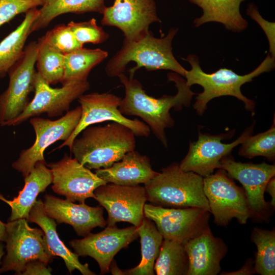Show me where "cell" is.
Here are the masks:
<instances>
[{
	"label": "cell",
	"mask_w": 275,
	"mask_h": 275,
	"mask_svg": "<svg viewBox=\"0 0 275 275\" xmlns=\"http://www.w3.org/2000/svg\"><path fill=\"white\" fill-rule=\"evenodd\" d=\"M44 41L53 49L63 54L83 47L76 39L68 25H58L42 36Z\"/></svg>",
	"instance_id": "obj_33"
},
{
	"label": "cell",
	"mask_w": 275,
	"mask_h": 275,
	"mask_svg": "<svg viewBox=\"0 0 275 275\" xmlns=\"http://www.w3.org/2000/svg\"><path fill=\"white\" fill-rule=\"evenodd\" d=\"M144 187L147 201L163 207H199L210 212L203 177L181 169L174 162L162 169Z\"/></svg>",
	"instance_id": "obj_5"
},
{
	"label": "cell",
	"mask_w": 275,
	"mask_h": 275,
	"mask_svg": "<svg viewBox=\"0 0 275 275\" xmlns=\"http://www.w3.org/2000/svg\"><path fill=\"white\" fill-rule=\"evenodd\" d=\"M81 132V136L73 140L70 150L74 158L90 170L109 168L135 148L133 131L117 122L89 126Z\"/></svg>",
	"instance_id": "obj_3"
},
{
	"label": "cell",
	"mask_w": 275,
	"mask_h": 275,
	"mask_svg": "<svg viewBox=\"0 0 275 275\" xmlns=\"http://www.w3.org/2000/svg\"><path fill=\"white\" fill-rule=\"evenodd\" d=\"M140 237L141 260L135 267L123 271L124 274L154 275V266L163 238L154 223L144 217L136 227Z\"/></svg>",
	"instance_id": "obj_27"
},
{
	"label": "cell",
	"mask_w": 275,
	"mask_h": 275,
	"mask_svg": "<svg viewBox=\"0 0 275 275\" xmlns=\"http://www.w3.org/2000/svg\"><path fill=\"white\" fill-rule=\"evenodd\" d=\"M254 262L250 259L247 261L244 265V266L241 268L239 270L232 272H223L221 274H233V275H248V274H253L255 273L254 266H253Z\"/></svg>",
	"instance_id": "obj_38"
},
{
	"label": "cell",
	"mask_w": 275,
	"mask_h": 275,
	"mask_svg": "<svg viewBox=\"0 0 275 275\" xmlns=\"http://www.w3.org/2000/svg\"><path fill=\"white\" fill-rule=\"evenodd\" d=\"M118 77L125 89V96L119 105L121 113L141 118L162 145L167 148L165 129L175 124L170 112L171 109L180 111L183 106H189L193 96L196 94L190 90L186 80L176 73H169L168 77L169 81L175 82L177 94L164 95L158 98L147 94L141 82L133 77L128 78L124 73Z\"/></svg>",
	"instance_id": "obj_1"
},
{
	"label": "cell",
	"mask_w": 275,
	"mask_h": 275,
	"mask_svg": "<svg viewBox=\"0 0 275 275\" xmlns=\"http://www.w3.org/2000/svg\"><path fill=\"white\" fill-rule=\"evenodd\" d=\"M77 40L84 46L85 43L99 44L104 42L109 37L102 27L97 25L93 18L90 20L75 22L70 21L68 24Z\"/></svg>",
	"instance_id": "obj_34"
},
{
	"label": "cell",
	"mask_w": 275,
	"mask_h": 275,
	"mask_svg": "<svg viewBox=\"0 0 275 275\" xmlns=\"http://www.w3.org/2000/svg\"><path fill=\"white\" fill-rule=\"evenodd\" d=\"M189 260L187 275H217L221 261L228 247L220 238L214 236L210 228L184 244Z\"/></svg>",
	"instance_id": "obj_20"
},
{
	"label": "cell",
	"mask_w": 275,
	"mask_h": 275,
	"mask_svg": "<svg viewBox=\"0 0 275 275\" xmlns=\"http://www.w3.org/2000/svg\"><path fill=\"white\" fill-rule=\"evenodd\" d=\"M28 221L36 223L40 227L45 234L52 254L54 257L59 256L63 259L70 274L77 269L83 275L96 274L90 269L88 263H81L78 259L79 256L69 250L60 239L57 232V223L54 219L46 214L43 202L41 199L36 200L31 208Z\"/></svg>",
	"instance_id": "obj_22"
},
{
	"label": "cell",
	"mask_w": 275,
	"mask_h": 275,
	"mask_svg": "<svg viewBox=\"0 0 275 275\" xmlns=\"http://www.w3.org/2000/svg\"><path fill=\"white\" fill-rule=\"evenodd\" d=\"M251 240L257 249L254 262L255 273L261 275L275 274V231L255 227Z\"/></svg>",
	"instance_id": "obj_30"
},
{
	"label": "cell",
	"mask_w": 275,
	"mask_h": 275,
	"mask_svg": "<svg viewBox=\"0 0 275 275\" xmlns=\"http://www.w3.org/2000/svg\"><path fill=\"white\" fill-rule=\"evenodd\" d=\"M52 181L51 171L47 167L45 161L36 162L33 170L24 177V186L18 195L12 200H4L11 209L8 221L20 218H25L28 221L30 211L37 196L45 190Z\"/></svg>",
	"instance_id": "obj_23"
},
{
	"label": "cell",
	"mask_w": 275,
	"mask_h": 275,
	"mask_svg": "<svg viewBox=\"0 0 275 275\" xmlns=\"http://www.w3.org/2000/svg\"><path fill=\"white\" fill-rule=\"evenodd\" d=\"M46 166L52 174L53 191L73 202L84 203L87 198H94V190L106 183L75 158L66 154Z\"/></svg>",
	"instance_id": "obj_16"
},
{
	"label": "cell",
	"mask_w": 275,
	"mask_h": 275,
	"mask_svg": "<svg viewBox=\"0 0 275 275\" xmlns=\"http://www.w3.org/2000/svg\"><path fill=\"white\" fill-rule=\"evenodd\" d=\"M144 214L154 223L163 239L183 244L210 228V212L201 208H168L145 204Z\"/></svg>",
	"instance_id": "obj_10"
},
{
	"label": "cell",
	"mask_w": 275,
	"mask_h": 275,
	"mask_svg": "<svg viewBox=\"0 0 275 275\" xmlns=\"http://www.w3.org/2000/svg\"><path fill=\"white\" fill-rule=\"evenodd\" d=\"M265 191L268 193L271 197L270 205L272 207L275 206V178L274 176L272 177L268 182Z\"/></svg>",
	"instance_id": "obj_39"
},
{
	"label": "cell",
	"mask_w": 275,
	"mask_h": 275,
	"mask_svg": "<svg viewBox=\"0 0 275 275\" xmlns=\"http://www.w3.org/2000/svg\"><path fill=\"white\" fill-rule=\"evenodd\" d=\"M200 7L203 14L195 19V27L209 22H217L232 32H240L248 26L247 21L240 12L241 4L245 0H188Z\"/></svg>",
	"instance_id": "obj_24"
},
{
	"label": "cell",
	"mask_w": 275,
	"mask_h": 275,
	"mask_svg": "<svg viewBox=\"0 0 275 275\" xmlns=\"http://www.w3.org/2000/svg\"><path fill=\"white\" fill-rule=\"evenodd\" d=\"M47 264L39 260L28 262L25 265L21 274L23 275H50L52 269Z\"/></svg>",
	"instance_id": "obj_37"
},
{
	"label": "cell",
	"mask_w": 275,
	"mask_h": 275,
	"mask_svg": "<svg viewBox=\"0 0 275 275\" xmlns=\"http://www.w3.org/2000/svg\"><path fill=\"white\" fill-rule=\"evenodd\" d=\"M146 155L132 150L110 167L95 170V173L107 183L124 186L147 184L157 175Z\"/></svg>",
	"instance_id": "obj_21"
},
{
	"label": "cell",
	"mask_w": 275,
	"mask_h": 275,
	"mask_svg": "<svg viewBox=\"0 0 275 275\" xmlns=\"http://www.w3.org/2000/svg\"><path fill=\"white\" fill-rule=\"evenodd\" d=\"M112 265L111 266L112 269H111V272L113 274H124L123 271L120 270L118 267L116 265V264H114L113 263V261L112 262Z\"/></svg>",
	"instance_id": "obj_41"
},
{
	"label": "cell",
	"mask_w": 275,
	"mask_h": 275,
	"mask_svg": "<svg viewBox=\"0 0 275 275\" xmlns=\"http://www.w3.org/2000/svg\"><path fill=\"white\" fill-rule=\"evenodd\" d=\"M89 88L88 80L71 82L63 85L61 88H53L37 72L33 99L19 116L6 126H17L44 113L50 118L60 116L68 111L71 103Z\"/></svg>",
	"instance_id": "obj_13"
},
{
	"label": "cell",
	"mask_w": 275,
	"mask_h": 275,
	"mask_svg": "<svg viewBox=\"0 0 275 275\" xmlns=\"http://www.w3.org/2000/svg\"><path fill=\"white\" fill-rule=\"evenodd\" d=\"M6 231L7 254L2 263L0 273L15 271L16 274H21L25 264L34 260L47 264L52 261L54 256L42 229L31 228L25 218H20L8 221Z\"/></svg>",
	"instance_id": "obj_6"
},
{
	"label": "cell",
	"mask_w": 275,
	"mask_h": 275,
	"mask_svg": "<svg viewBox=\"0 0 275 275\" xmlns=\"http://www.w3.org/2000/svg\"><path fill=\"white\" fill-rule=\"evenodd\" d=\"M81 115L80 106L68 111L62 117L51 120L37 117L30 119L36 134V140L30 148L22 150L13 168L24 177L34 168L36 162L45 161L44 152L52 144L59 140L66 141L78 125Z\"/></svg>",
	"instance_id": "obj_9"
},
{
	"label": "cell",
	"mask_w": 275,
	"mask_h": 275,
	"mask_svg": "<svg viewBox=\"0 0 275 275\" xmlns=\"http://www.w3.org/2000/svg\"><path fill=\"white\" fill-rule=\"evenodd\" d=\"M43 204L48 216L59 224L71 225L78 236L86 237L95 227L104 228L107 225L103 207H91L85 203L75 204L49 194L44 196Z\"/></svg>",
	"instance_id": "obj_19"
},
{
	"label": "cell",
	"mask_w": 275,
	"mask_h": 275,
	"mask_svg": "<svg viewBox=\"0 0 275 275\" xmlns=\"http://www.w3.org/2000/svg\"><path fill=\"white\" fill-rule=\"evenodd\" d=\"M219 169L225 170L230 178L243 186L251 212V217L260 222L268 220L270 204L264 199L265 188L275 175V166L265 162L254 164L236 161L229 155L220 161Z\"/></svg>",
	"instance_id": "obj_12"
},
{
	"label": "cell",
	"mask_w": 275,
	"mask_h": 275,
	"mask_svg": "<svg viewBox=\"0 0 275 275\" xmlns=\"http://www.w3.org/2000/svg\"><path fill=\"white\" fill-rule=\"evenodd\" d=\"M238 154L248 158L262 156L272 161L275 158V120L265 132L250 135L241 144Z\"/></svg>",
	"instance_id": "obj_32"
},
{
	"label": "cell",
	"mask_w": 275,
	"mask_h": 275,
	"mask_svg": "<svg viewBox=\"0 0 275 275\" xmlns=\"http://www.w3.org/2000/svg\"><path fill=\"white\" fill-rule=\"evenodd\" d=\"M139 236L133 225L119 229L116 225L107 226L99 233H89L84 238L70 241L78 256H89L98 263L102 274L107 273L114 256Z\"/></svg>",
	"instance_id": "obj_18"
},
{
	"label": "cell",
	"mask_w": 275,
	"mask_h": 275,
	"mask_svg": "<svg viewBox=\"0 0 275 275\" xmlns=\"http://www.w3.org/2000/svg\"><path fill=\"white\" fill-rule=\"evenodd\" d=\"M107 56L108 53L105 50L84 47L64 54V75L62 85L87 80L91 70Z\"/></svg>",
	"instance_id": "obj_28"
},
{
	"label": "cell",
	"mask_w": 275,
	"mask_h": 275,
	"mask_svg": "<svg viewBox=\"0 0 275 275\" xmlns=\"http://www.w3.org/2000/svg\"><path fill=\"white\" fill-rule=\"evenodd\" d=\"M45 0H0V27L16 15L42 6Z\"/></svg>",
	"instance_id": "obj_35"
},
{
	"label": "cell",
	"mask_w": 275,
	"mask_h": 275,
	"mask_svg": "<svg viewBox=\"0 0 275 275\" xmlns=\"http://www.w3.org/2000/svg\"><path fill=\"white\" fill-rule=\"evenodd\" d=\"M37 43V72L49 85L61 83L64 75V54L51 48L42 36Z\"/></svg>",
	"instance_id": "obj_31"
},
{
	"label": "cell",
	"mask_w": 275,
	"mask_h": 275,
	"mask_svg": "<svg viewBox=\"0 0 275 275\" xmlns=\"http://www.w3.org/2000/svg\"><path fill=\"white\" fill-rule=\"evenodd\" d=\"M246 13L261 26L268 40L270 54L274 58V23L270 22L264 19L260 15L257 6L253 3H250L248 5Z\"/></svg>",
	"instance_id": "obj_36"
},
{
	"label": "cell",
	"mask_w": 275,
	"mask_h": 275,
	"mask_svg": "<svg viewBox=\"0 0 275 275\" xmlns=\"http://www.w3.org/2000/svg\"><path fill=\"white\" fill-rule=\"evenodd\" d=\"M254 124L246 129L237 140L229 144L222 140L230 139L235 130L227 133L211 135L199 131L198 140L189 143L187 153L181 160L179 167L185 172H193L203 177L219 169L221 160L229 155L233 149L241 144L253 132Z\"/></svg>",
	"instance_id": "obj_14"
},
{
	"label": "cell",
	"mask_w": 275,
	"mask_h": 275,
	"mask_svg": "<svg viewBox=\"0 0 275 275\" xmlns=\"http://www.w3.org/2000/svg\"><path fill=\"white\" fill-rule=\"evenodd\" d=\"M4 245L3 243H1V241H0V264L2 263L1 262V259L5 254V252L4 251Z\"/></svg>",
	"instance_id": "obj_42"
},
{
	"label": "cell",
	"mask_w": 275,
	"mask_h": 275,
	"mask_svg": "<svg viewBox=\"0 0 275 275\" xmlns=\"http://www.w3.org/2000/svg\"><path fill=\"white\" fill-rule=\"evenodd\" d=\"M38 12L37 8L26 12L21 23L0 42V78L5 77L10 69L21 57L25 41L31 34V26Z\"/></svg>",
	"instance_id": "obj_26"
},
{
	"label": "cell",
	"mask_w": 275,
	"mask_h": 275,
	"mask_svg": "<svg viewBox=\"0 0 275 275\" xmlns=\"http://www.w3.org/2000/svg\"><path fill=\"white\" fill-rule=\"evenodd\" d=\"M81 108L79 123L70 136L58 147L70 148L73 140L86 127L106 121L115 122L128 127L136 136L148 137L151 130L147 125L139 119H130L122 115L119 109L121 98L110 93L93 92L81 95L78 99Z\"/></svg>",
	"instance_id": "obj_11"
},
{
	"label": "cell",
	"mask_w": 275,
	"mask_h": 275,
	"mask_svg": "<svg viewBox=\"0 0 275 275\" xmlns=\"http://www.w3.org/2000/svg\"><path fill=\"white\" fill-rule=\"evenodd\" d=\"M7 233L6 231V224L0 220V241H5Z\"/></svg>",
	"instance_id": "obj_40"
},
{
	"label": "cell",
	"mask_w": 275,
	"mask_h": 275,
	"mask_svg": "<svg viewBox=\"0 0 275 275\" xmlns=\"http://www.w3.org/2000/svg\"><path fill=\"white\" fill-rule=\"evenodd\" d=\"M203 189L217 225L226 227L233 218L244 225L251 217L244 189L230 179L225 170L218 169L215 174L203 177Z\"/></svg>",
	"instance_id": "obj_7"
},
{
	"label": "cell",
	"mask_w": 275,
	"mask_h": 275,
	"mask_svg": "<svg viewBox=\"0 0 275 275\" xmlns=\"http://www.w3.org/2000/svg\"><path fill=\"white\" fill-rule=\"evenodd\" d=\"M154 270L157 275H187L189 268L188 255L184 244L163 239Z\"/></svg>",
	"instance_id": "obj_29"
},
{
	"label": "cell",
	"mask_w": 275,
	"mask_h": 275,
	"mask_svg": "<svg viewBox=\"0 0 275 275\" xmlns=\"http://www.w3.org/2000/svg\"><path fill=\"white\" fill-rule=\"evenodd\" d=\"M94 193V199L107 212L108 226L126 222L137 227L145 217L144 207L147 199L143 186L107 183L97 187Z\"/></svg>",
	"instance_id": "obj_15"
},
{
	"label": "cell",
	"mask_w": 275,
	"mask_h": 275,
	"mask_svg": "<svg viewBox=\"0 0 275 275\" xmlns=\"http://www.w3.org/2000/svg\"><path fill=\"white\" fill-rule=\"evenodd\" d=\"M105 8L104 0H45L31 26L30 33L45 28L53 19L62 14L87 12L102 14Z\"/></svg>",
	"instance_id": "obj_25"
},
{
	"label": "cell",
	"mask_w": 275,
	"mask_h": 275,
	"mask_svg": "<svg viewBox=\"0 0 275 275\" xmlns=\"http://www.w3.org/2000/svg\"><path fill=\"white\" fill-rule=\"evenodd\" d=\"M38 49L37 42L29 43L21 57L8 72L9 86L0 95L1 126H6L16 119L30 102L29 95L34 91Z\"/></svg>",
	"instance_id": "obj_8"
},
{
	"label": "cell",
	"mask_w": 275,
	"mask_h": 275,
	"mask_svg": "<svg viewBox=\"0 0 275 275\" xmlns=\"http://www.w3.org/2000/svg\"><path fill=\"white\" fill-rule=\"evenodd\" d=\"M178 29L171 28L168 34L160 38L154 37L149 32L136 41L124 39L121 49L109 60L105 71L109 77L123 73L127 65L131 61L136 65L128 70L133 78L136 70L144 67L148 71L168 70L185 77L186 70L174 57L172 41Z\"/></svg>",
	"instance_id": "obj_4"
},
{
	"label": "cell",
	"mask_w": 275,
	"mask_h": 275,
	"mask_svg": "<svg viewBox=\"0 0 275 275\" xmlns=\"http://www.w3.org/2000/svg\"><path fill=\"white\" fill-rule=\"evenodd\" d=\"M102 14V25L119 28L130 41L141 39L149 32L151 23L161 22L154 0H115Z\"/></svg>",
	"instance_id": "obj_17"
},
{
	"label": "cell",
	"mask_w": 275,
	"mask_h": 275,
	"mask_svg": "<svg viewBox=\"0 0 275 275\" xmlns=\"http://www.w3.org/2000/svg\"><path fill=\"white\" fill-rule=\"evenodd\" d=\"M182 59L191 65V69L186 71L185 76L187 84L190 87L199 85L203 89L202 93L198 94L193 104L194 108L200 116L204 114L207 103L211 99L223 96L237 98L243 102L244 108L254 115L255 102L242 94L241 87L259 75L272 70L275 66L274 58L268 54L255 70L247 74L238 75L227 68H221L212 73H207L201 68L197 56L189 54Z\"/></svg>",
	"instance_id": "obj_2"
}]
</instances>
